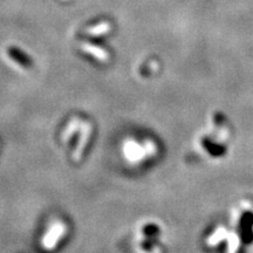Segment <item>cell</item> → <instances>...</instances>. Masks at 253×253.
I'll return each instance as SVG.
<instances>
[{"label": "cell", "mask_w": 253, "mask_h": 253, "mask_svg": "<svg viewBox=\"0 0 253 253\" xmlns=\"http://www.w3.org/2000/svg\"><path fill=\"white\" fill-rule=\"evenodd\" d=\"M108 30H109V25L107 23H103V24L97 25L96 27H91L90 30H88V33H90V34H102V33H106V32Z\"/></svg>", "instance_id": "obj_1"}]
</instances>
